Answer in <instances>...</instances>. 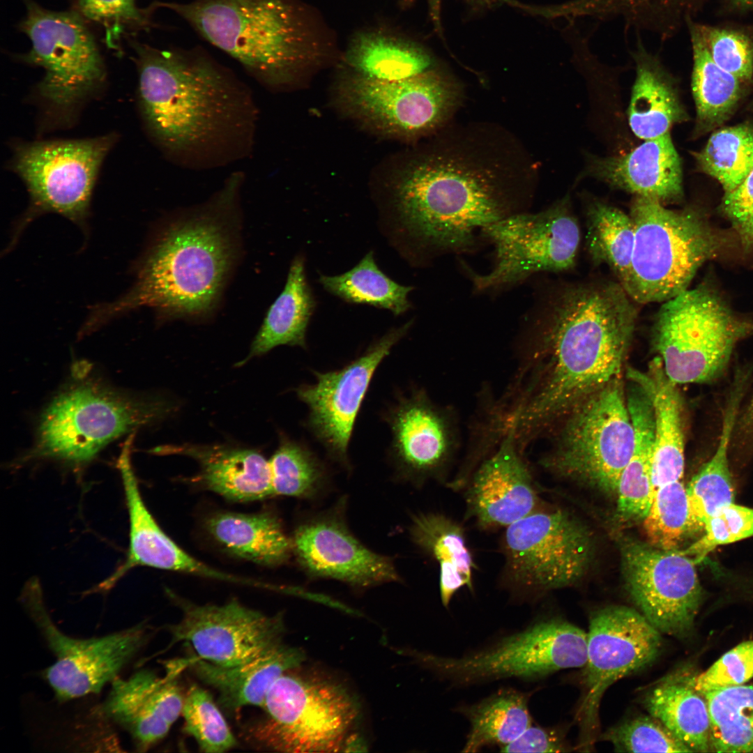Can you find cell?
<instances>
[{"instance_id":"obj_1","label":"cell","mask_w":753,"mask_h":753,"mask_svg":"<svg viewBox=\"0 0 753 753\" xmlns=\"http://www.w3.org/2000/svg\"><path fill=\"white\" fill-rule=\"evenodd\" d=\"M621 284L564 294L544 315L528 314L524 354L504 395L506 420L522 441L553 429L576 406L622 376L637 320Z\"/></svg>"},{"instance_id":"obj_2","label":"cell","mask_w":753,"mask_h":753,"mask_svg":"<svg viewBox=\"0 0 753 753\" xmlns=\"http://www.w3.org/2000/svg\"><path fill=\"white\" fill-rule=\"evenodd\" d=\"M443 134L394 190L396 232L418 259L473 251L485 227L530 201V161L508 135L487 128Z\"/></svg>"},{"instance_id":"obj_3","label":"cell","mask_w":753,"mask_h":753,"mask_svg":"<svg viewBox=\"0 0 753 753\" xmlns=\"http://www.w3.org/2000/svg\"><path fill=\"white\" fill-rule=\"evenodd\" d=\"M131 45L143 126L168 162L203 172L252 156L259 109L244 81L200 47Z\"/></svg>"},{"instance_id":"obj_4","label":"cell","mask_w":753,"mask_h":753,"mask_svg":"<svg viewBox=\"0 0 753 753\" xmlns=\"http://www.w3.org/2000/svg\"><path fill=\"white\" fill-rule=\"evenodd\" d=\"M245 180L235 170L207 200L172 213L142 257L132 288L93 307L84 329L91 333L142 307L161 320H201L216 312L240 258Z\"/></svg>"},{"instance_id":"obj_5","label":"cell","mask_w":753,"mask_h":753,"mask_svg":"<svg viewBox=\"0 0 753 753\" xmlns=\"http://www.w3.org/2000/svg\"><path fill=\"white\" fill-rule=\"evenodd\" d=\"M172 10L206 41L237 61L259 86L277 91L292 84L319 41L293 0L155 1Z\"/></svg>"},{"instance_id":"obj_6","label":"cell","mask_w":753,"mask_h":753,"mask_svg":"<svg viewBox=\"0 0 753 753\" xmlns=\"http://www.w3.org/2000/svg\"><path fill=\"white\" fill-rule=\"evenodd\" d=\"M172 409L162 400L128 395L95 379L77 381L43 411L24 458L83 466L109 443L155 423Z\"/></svg>"},{"instance_id":"obj_7","label":"cell","mask_w":753,"mask_h":753,"mask_svg":"<svg viewBox=\"0 0 753 753\" xmlns=\"http://www.w3.org/2000/svg\"><path fill=\"white\" fill-rule=\"evenodd\" d=\"M634 243L622 286L641 304L667 301L687 289L698 269L722 246L720 235L697 211L671 210L635 196L630 207Z\"/></svg>"},{"instance_id":"obj_8","label":"cell","mask_w":753,"mask_h":753,"mask_svg":"<svg viewBox=\"0 0 753 753\" xmlns=\"http://www.w3.org/2000/svg\"><path fill=\"white\" fill-rule=\"evenodd\" d=\"M753 331L706 285L663 302L653 343L667 376L676 385L707 383L727 367L736 344Z\"/></svg>"},{"instance_id":"obj_9","label":"cell","mask_w":753,"mask_h":753,"mask_svg":"<svg viewBox=\"0 0 753 753\" xmlns=\"http://www.w3.org/2000/svg\"><path fill=\"white\" fill-rule=\"evenodd\" d=\"M625 387L622 376L618 377L572 410L556 427L553 448L541 465L616 494L634 442Z\"/></svg>"},{"instance_id":"obj_10","label":"cell","mask_w":753,"mask_h":753,"mask_svg":"<svg viewBox=\"0 0 753 753\" xmlns=\"http://www.w3.org/2000/svg\"><path fill=\"white\" fill-rule=\"evenodd\" d=\"M416 657L452 686L507 678L530 681L562 669L583 668L587 634L560 618L542 619L462 656L419 653Z\"/></svg>"},{"instance_id":"obj_11","label":"cell","mask_w":753,"mask_h":753,"mask_svg":"<svg viewBox=\"0 0 753 753\" xmlns=\"http://www.w3.org/2000/svg\"><path fill=\"white\" fill-rule=\"evenodd\" d=\"M295 669L271 687L266 717L251 729L252 739L281 752L340 751L357 717L356 703L339 685Z\"/></svg>"},{"instance_id":"obj_12","label":"cell","mask_w":753,"mask_h":753,"mask_svg":"<svg viewBox=\"0 0 753 753\" xmlns=\"http://www.w3.org/2000/svg\"><path fill=\"white\" fill-rule=\"evenodd\" d=\"M503 582L528 600L580 579L594 554L591 531L568 512L539 508L505 528Z\"/></svg>"},{"instance_id":"obj_13","label":"cell","mask_w":753,"mask_h":753,"mask_svg":"<svg viewBox=\"0 0 753 753\" xmlns=\"http://www.w3.org/2000/svg\"><path fill=\"white\" fill-rule=\"evenodd\" d=\"M20 29L31 42L22 56L45 76L37 90L50 110L68 116L103 84L105 68L93 36L79 13L47 10L25 0Z\"/></svg>"},{"instance_id":"obj_14","label":"cell","mask_w":753,"mask_h":753,"mask_svg":"<svg viewBox=\"0 0 753 753\" xmlns=\"http://www.w3.org/2000/svg\"><path fill=\"white\" fill-rule=\"evenodd\" d=\"M481 238L494 247V261L486 274L472 275L473 289L494 291L541 272L572 268L579 242L578 222L562 200L535 213L519 212L485 227Z\"/></svg>"},{"instance_id":"obj_15","label":"cell","mask_w":753,"mask_h":753,"mask_svg":"<svg viewBox=\"0 0 753 753\" xmlns=\"http://www.w3.org/2000/svg\"><path fill=\"white\" fill-rule=\"evenodd\" d=\"M22 601L56 657L43 676L61 701L99 693L119 677L149 636L145 623L88 639L66 634L47 612L36 580L26 586Z\"/></svg>"},{"instance_id":"obj_16","label":"cell","mask_w":753,"mask_h":753,"mask_svg":"<svg viewBox=\"0 0 753 753\" xmlns=\"http://www.w3.org/2000/svg\"><path fill=\"white\" fill-rule=\"evenodd\" d=\"M116 139L109 134L17 146L13 167L26 184L31 200L22 225L36 215L53 212L83 226L100 167Z\"/></svg>"},{"instance_id":"obj_17","label":"cell","mask_w":753,"mask_h":753,"mask_svg":"<svg viewBox=\"0 0 753 753\" xmlns=\"http://www.w3.org/2000/svg\"><path fill=\"white\" fill-rule=\"evenodd\" d=\"M459 85L434 69L398 81L359 75L343 81L342 104L363 121L397 137L416 139L445 125L459 105Z\"/></svg>"},{"instance_id":"obj_18","label":"cell","mask_w":753,"mask_h":753,"mask_svg":"<svg viewBox=\"0 0 753 753\" xmlns=\"http://www.w3.org/2000/svg\"><path fill=\"white\" fill-rule=\"evenodd\" d=\"M587 659L583 667V697L577 713L591 744L599 727V708L607 690L617 680L652 664L660 654L662 633L637 610L611 605L589 620Z\"/></svg>"},{"instance_id":"obj_19","label":"cell","mask_w":753,"mask_h":753,"mask_svg":"<svg viewBox=\"0 0 753 753\" xmlns=\"http://www.w3.org/2000/svg\"><path fill=\"white\" fill-rule=\"evenodd\" d=\"M620 552L626 588L639 611L662 634L688 636L703 598L694 561L679 549L629 538L621 540Z\"/></svg>"},{"instance_id":"obj_20","label":"cell","mask_w":753,"mask_h":753,"mask_svg":"<svg viewBox=\"0 0 753 753\" xmlns=\"http://www.w3.org/2000/svg\"><path fill=\"white\" fill-rule=\"evenodd\" d=\"M170 596L182 611L181 620L168 626L172 643L185 641L199 658L230 667L257 658L282 644L280 614L268 616L232 599L220 604L199 605Z\"/></svg>"},{"instance_id":"obj_21","label":"cell","mask_w":753,"mask_h":753,"mask_svg":"<svg viewBox=\"0 0 753 753\" xmlns=\"http://www.w3.org/2000/svg\"><path fill=\"white\" fill-rule=\"evenodd\" d=\"M411 324L408 322L389 330L341 369L314 372L315 382L296 389L298 398L308 408L307 428L329 457L346 468L349 466V443L374 372Z\"/></svg>"},{"instance_id":"obj_22","label":"cell","mask_w":753,"mask_h":753,"mask_svg":"<svg viewBox=\"0 0 753 753\" xmlns=\"http://www.w3.org/2000/svg\"><path fill=\"white\" fill-rule=\"evenodd\" d=\"M346 501L301 522L291 538L293 555L312 578L338 580L357 588L397 581L392 559L365 546L345 520Z\"/></svg>"},{"instance_id":"obj_23","label":"cell","mask_w":753,"mask_h":753,"mask_svg":"<svg viewBox=\"0 0 753 753\" xmlns=\"http://www.w3.org/2000/svg\"><path fill=\"white\" fill-rule=\"evenodd\" d=\"M390 453L398 476L416 485L443 480L459 447L452 408L433 402L423 390L402 397L386 413Z\"/></svg>"},{"instance_id":"obj_24","label":"cell","mask_w":753,"mask_h":753,"mask_svg":"<svg viewBox=\"0 0 753 753\" xmlns=\"http://www.w3.org/2000/svg\"><path fill=\"white\" fill-rule=\"evenodd\" d=\"M514 436H505L464 487L466 516L483 528L510 526L540 508L530 469Z\"/></svg>"},{"instance_id":"obj_25","label":"cell","mask_w":753,"mask_h":753,"mask_svg":"<svg viewBox=\"0 0 753 753\" xmlns=\"http://www.w3.org/2000/svg\"><path fill=\"white\" fill-rule=\"evenodd\" d=\"M187 663L172 664L163 677L141 669L112 682L100 713L126 731L138 751H146L163 739L182 714L185 697L176 677Z\"/></svg>"},{"instance_id":"obj_26","label":"cell","mask_w":753,"mask_h":753,"mask_svg":"<svg viewBox=\"0 0 753 753\" xmlns=\"http://www.w3.org/2000/svg\"><path fill=\"white\" fill-rule=\"evenodd\" d=\"M586 174L663 204L680 201L683 196L681 160L670 133L644 140L623 155L593 158Z\"/></svg>"},{"instance_id":"obj_27","label":"cell","mask_w":753,"mask_h":753,"mask_svg":"<svg viewBox=\"0 0 753 753\" xmlns=\"http://www.w3.org/2000/svg\"><path fill=\"white\" fill-rule=\"evenodd\" d=\"M155 455H182L199 466L196 481L204 489L235 502L273 496L269 462L255 450L220 445L162 446Z\"/></svg>"},{"instance_id":"obj_28","label":"cell","mask_w":753,"mask_h":753,"mask_svg":"<svg viewBox=\"0 0 753 753\" xmlns=\"http://www.w3.org/2000/svg\"><path fill=\"white\" fill-rule=\"evenodd\" d=\"M126 503L129 517V547L123 564L114 572L116 579H120L133 568L147 566L261 587L262 581L225 573L186 552L159 526L141 494L130 495Z\"/></svg>"},{"instance_id":"obj_29","label":"cell","mask_w":753,"mask_h":753,"mask_svg":"<svg viewBox=\"0 0 753 753\" xmlns=\"http://www.w3.org/2000/svg\"><path fill=\"white\" fill-rule=\"evenodd\" d=\"M627 376L648 392L654 409L655 436L652 482L655 490L681 480L685 464L683 406L677 385L667 376L660 357L650 363L647 372L629 368Z\"/></svg>"},{"instance_id":"obj_30","label":"cell","mask_w":753,"mask_h":753,"mask_svg":"<svg viewBox=\"0 0 753 753\" xmlns=\"http://www.w3.org/2000/svg\"><path fill=\"white\" fill-rule=\"evenodd\" d=\"M304 660L300 650L280 645L249 662L230 667L201 659L190 660L189 667L204 683L219 693L221 704L229 709L264 706L274 682L285 672L298 668Z\"/></svg>"},{"instance_id":"obj_31","label":"cell","mask_w":753,"mask_h":753,"mask_svg":"<svg viewBox=\"0 0 753 753\" xmlns=\"http://www.w3.org/2000/svg\"><path fill=\"white\" fill-rule=\"evenodd\" d=\"M634 432L633 452L618 480L616 514L623 522H642L654 496L652 482L655 416L651 396L639 382L630 380L625 389Z\"/></svg>"},{"instance_id":"obj_32","label":"cell","mask_w":753,"mask_h":753,"mask_svg":"<svg viewBox=\"0 0 753 753\" xmlns=\"http://www.w3.org/2000/svg\"><path fill=\"white\" fill-rule=\"evenodd\" d=\"M204 525L226 551L254 563L277 567L293 555L291 538L272 512H218L208 517Z\"/></svg>"},{"instance_id":"obj_33","label":"cell","mask_w":753,"mask_h":753,"mask_svg":"<svg viewBox=\"0 0 753 753\" xmlns=\"http://www.w3.org/2000/svg\"><path fill=\"white\" fill-rule=\"evenodd\" d=\"M409 531L413 542L439 565L440 597L445 607L460 588L473 591L476 564L462 525L442 513L420 512L411 517Z\"/></svg>"},{"instance_id":"obj_34","label":"cell","mask_w":753,"mask_h":753,"mask_svg":"<svg viewBox=\"0 0 753 753\" xmlns=\"http://www.w3.org/2000/svg\"><path fill=\"white\" fill-rule=\"evenodd\" d=\"M636 77L628 109L630 128L647 140L670 133L687 119L674 84L660 62L641 50L635 55Z\"/></svg>"},{"instance_id":"obj_35","label":"cell","mask_w":753,"mask_h":753,"mask_svg":"<svg viewBox=\"0 0 753 753\" xmlns=\"http://www.w3.org/2000/svg\"><path fill=\"white\" fill-rule=\"evenodd\" d=\"M694 676L680 672L663 678L646 694L644 704L692 752H706L710 747V715Z\"/></svg>"},{"instance_id":"obj_36","label":"cell","mask_w":753,"mask_h":753,"mask_svg":"<svg viewBox=\"0 0 753 753\" xmlns=\"http://www.w3.org/2000/svg\"><path fill=\"white\" fill-rule=\"evenodd\" d=\"M745 386L743 381H735L724 413L715 452L686 487L688 500L687 533L702 531L709 516L720 507L734 501L728 454Z\"/></svg>"},{"instance_id":"obj_37","label":"cell","mask_w":753,"mask_h":753,"mask_svg":"<svg viewBox=\"0 0 753 753\" xmlns=\"http://www.w3.org/2000/svg\"><path fill=\"white\" fill-rule=\"evenodd\" d=\"M315 305L306 280L304 258L297 256L291 263L283 290L267 310L248 355L238 366L277 346L306 348V332Z\"/></svg>"},{"instance_id":"obj_38","label":"cell","mask_w":753,"mask_h":753,"mask_svg":"<svg viewBox=\"0 0 753 753\" xmlns=\"http://www.w3.org/2000/svg\"><path fill=\"white\" fill-rule=\"evenodd\" d=\"M344 58L358 75L382 81L408 79L432 69L434 64L420 45L380 31L356 35Z\"/></svg>"},{"instance_id":"obj_39","label":"cell","mask_w":753,"mask_h":753,"mask_svg":"<svg viewBox=\"0 0 753 753\" xmlns=\"http://www.w3.org/2000/svg\"><path fill=\"white\" fill-rule=\"evenodd\" d=\"M530 692L503 688L457 711L470 723L462 752H477L485 747L505 745L533 724L528 708Z\"/></svg>"},{"instance_id":"obj_40","label":"cell","mask_w":753,"mask_h":753,"mask_svg":"<svg viewBox=\"0 0 753 753\" xmlns=\"http://www.w3.org/2000/svg\"><path fill=\"white\" fill-rule=\"evenodd\" d=\"M693 50L692 91L696 107L694 134L721 126L734 112L742 96V82L717 65L697 25L691 26Z\"/></svg>"},{"instance_id":"obj_41","label":"cell","mask_w":753,"mask_h":753,"mask_svg":"<svg viewBox=\"0 0 753 753\" xmlns=\"http://www.w3.org/2000/svg\"><path fill=\"white\" fill-rule=\"evenodd\" d=\"M319 282L329 293L345 302L367 304L400 315L411 307V286L402 285L388 277L376 264L370 251L351 270L334 276L321 275Z\"/></svg>"},{"instance_id":"obj_42","label":"cell","mask_w":753,"mask_h":753,"mask_svg":"<svg viewBox=\"0 0 753 753\" xmlns=\"http://www.w3.org/2000/svg\"><path fill=\"white\" fill-rule=\"evenodd\" d=\"M702 695L710 715V747L718 752H753V685L720 687Z\"/></svg>"},{"instance_id":"obj_43","label":"cell","mask_w":753,"mask_h":753,"mask_svg":"<svg viewBox=\"0 0 753 753\" xmlns=\"http://www.w3.org/2000/svg\"><path fill=\"white\" fill-rule=\"evenodd\" d=\"M586 242L592 259L607 264L623 286L630 273L634 243L631 216L614 206L594 202L587 213Z\"/></svg>"},{"instance_id":"obj_44","label":"cell","mask_w":753,"mask_h":753,"mask_svg":"<svg viewBox=\"0 0 753 753\" xmlns=\"http://www.w3.org/2000/svg\"><path fill=\"white\" fill-rule=\"evenodd\" d=\"M694 157L700 171L729 192L753 169V128L740 124L719 129Z\"/></svg>"},{"instance_id":"obj_45","label":"cell","mask_w":753,"mask_h":753,"mask_svg":"<svg viewBox=\"0 0 753 753\" xmlns=\"http://www.w3.org/2000/svg\"><path fill=\"white\" fill-rule=\"evenodd\" d=\"M268 462L273 496L312 499L328 482L324 463L308 447L286 436Z\"/></svg>"},{"instance_id":"obj_46","label":"cell","mask_w":753,"mask_h":753,"mask_svg":"<svg viewBox=\"0 0 753 753\" xmlns=\"http://www.w3.org/2000/svg\"><path fill=\"white\" fill-rule=\"evenodd\" d=\"M688 500L681 480L658 487L643 519L647 542L656 548L674 551L687 531Z\"/></svg>"},{"instance_id":"obj_47","label":"cell","mask_w":753,"mask_h":753,"mask_svg":"<svg viewBox=\"0 0 753 753\" xmlns=\"http://www.w3.org/2000/svg\"><path fill=\"white\" fill-rule=\"evenodd\" d=\"M183 731L207 753L225 752L236 745V740L210 694L192 685L185 697L182 714Z\"/></svg>"},{"instance_id":"obj_48","label":"cell","mask_w":753,"mask_h":753,"mask_svg":"<svg viewBox=\"0 0 753 753\" xmlns=\"http://www.w3.org/2000/svg\"><path fill=\"white\" fill-rule=\"evenodd\" d=\"M79 15L100 25L105 30L106 43L117 49L121 37L137 30L151 27L153 3L142 9L136 0H77Z\"/></svg>"},{"instance_id":"obj_49","label":"cell","mask_w":753,"mask_h":753,"mask_svg":"<svg viewBox=\"0 0 753 753\" xmlns=\"http://www.w3.org/2000/svg\"><path fill=\"white\" fill-rule=\"evenodd\" d=\"M619 752H692L658 720L639 716L613 727L601 736Z\"/></svg>"},{"instance_id":"obj_50","label":"cell","mask_w":753,"mask_h":753,"mask_svg":"<svg viewBox=\"0 0 753 753\" xmlns=\"http://www.w3.org/2000/svg\"><path fill=\"white\" fill-rule=\"evenodd\" d=\"M703 535L683 552L694 563L701 562L717 546L753 535V508L733 502L717 509L706 519Z\"/></svg>"},{"instance_id":"obj_51","label":"cell","mask_w":753,"mask_h":753,"mask_svg":"<svg viewBox=\"0 0 753 753\" xmlns=\"http://www.w3.org/2000/svg\"><path fill=\"white\" fill-rule=\"evenodd\" d=\"M697 26L715 63L742 82L750 80L753 75L750 38L735 30Z\"/></svg>"},{"instance_id":"obj_52","label":"cell","mask_w":753,"mask_h":753,"mask_svg":"<svg viewBox=\"0 0 753 753\" xmlns=\"http://www.w3.org/2000/svg\"><path fill=\"white\" fill-rule=\"evenodd\" d=\"M753 678V641L736 646L705 671L694 676V686L700 693L743 685Z\"/></svg>"},{"instance_id":"obj_53","label":"cell","mask_w":753,"mask_h":753,"mask_svg":"<svg viewBox=\"0 0 753 753\" xmlns=\"http://www.w3.org/2000/svg\"><path fill=\"white\" fill-rule=\"evenodd\" d=\"M721 208L745 250L753 248V169L733 190L724 192Z\"/></svg>"},{"instance_id":"obj_54","label":"cell","mask_w":753,"mask_h":753,"mask_svg":"<svg viewBox=\"0 0 753 753\" xmlns=\"http://www.w3.org/2000/svg\"><path fill=\"white\" fill-rule=\"evenodd\" d=\"M499 748L501 752H563L570 751V747L559 731L538 725H533V724L514 741Z\"/></svg>"},{"instance_id":"obj_55","label":"cell","mask_w":753,"mask_h":753,"mask_svg":"<svg viewBox=\"0 0 753 753\" xmlns=\"http://www.w3.org/2000/svg\"><path fill=\"white\" fill-rule=\"evenodd\" d=\"M635 4L651 9L667 10H670L680 0H630Z\"/></svg>"},{"instance_id":"obj_56","label":"cell","mask_w":753,"mask_h":753,"mask_svg":"<svg viewBox=\"0 0 753 753\" xmlns=\"http://www.w3.org/2000/svg\"><path fill=\"white\" fill-rule=\"evenodd\" d=\"M443 0H427L430 18L437 30L441 29V10Z\"/></svg>"},{"instance_id":"obj_57","label":"cell","mask_w":753,"mask_h":753,"mask_svg":"<svg viewBox=\"0 0 753 753\" xmlns=\"http://www.w3.org/2000/svg\"><path fill=\"white\" fill-rule=\"evenodd\" d=\"M469 3H471L476 6H491L498 2L504 1L505 0H466Z\"/></svg>"},{"instance_id":"obj_58","label":"cell","mask_w":753,"mask_h":753,"mask_svg":"<svg viewBox=\"0 0 753 753\" xmlns=\"http://www.w3.org/2000/svg\"><path fill=\"white\" fill-rule=\"evenodd\" d=\"M734 3L741 7L753 6V0H733Z\"/></svg>"}]
</instances>
